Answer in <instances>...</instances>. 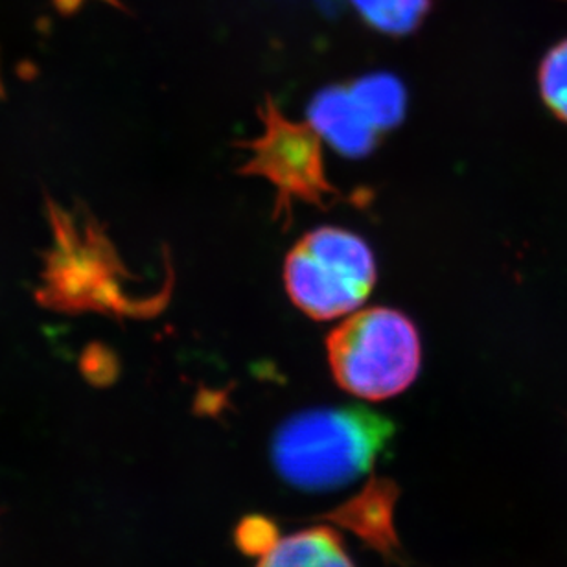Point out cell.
Returning a JSON list of instances; mask_svg holds the SVG:
<instances>
[{
    "label": "cell",
    "mask_w": 567,
    "mask_h": 567,
    "mask_svg": "<svg viewBox=\"0 0 567 567\" xmlns=\"http://www.w3.org/2000/svg\"><path fill=\"white\" fill-rule=\"evenodd\" d=\"M393 435V422L361 405L319 408L280 425L271 457L289 485L338 491L369 474Z\"/></svg>",
    "instance_id": "1"
},
{
    "label": "cell",
    "mask_w": 567,
    "mask_h": 567,
    "mask_svg": "<svg viewBox=\"0 0 567 567\" xmlns=\"http://www.w3.org/2000/svg\"><path fill=\"white\" fill-rule=\"evenodd\" d=\"M328 363L339 388L363 400L404 393L421 371V338L410 317L372 308L349 317L327 339Z\"/></svg>",
    "instance_id": "2"
},
{
    "label": "cell",
    "mask_w": 567,
    "mask_h": 567,
    "mask_svg": "<svg viewBox=\"0 0 567 567\" xmlns=\"http://www.w3.org/2000/svg\"><path fill=\"white\" fill-rule=\"evenodd\" d=\"M289 299L306 316L328 321L365 302L377 282L371 247L349 230H311L284 264Z\"/></svg>",
    "instance_id": "3"
},
{
    "label": "cell",
    "mask_w": 567,
    "mask_h": 567,
    "mask_svg": "<svg viewBox=\"0 0 567 567\" xmlns=\"http://www.w3.org/2000/svg\"><path fill=\"white\" fill-rule=\"evenodd\" d=\"M260 118L262 133L244 144L249 158L241 174L269 181L277 190L280 213L288 214L293 202L327 207L339 190L328 181L319 133L308 124L289 121L274 99L264 102Z\"/></svg>",
    "instance_id": "4"
},
{
    "label": "cell",
    "mask_w": 567,
    "mask_h": 567,
    "mask_svg": "<svg viewBox=\"0 0 567 567\" xmlns=\"http://www.w3.org/2000/svg\"><path fill=\"white\" fill-rule=\"evenodd\" d=\"M308 118L311 127L347 157H365L382 135L367 118L350 87L322 89L311 100Z\"/></svg>",
    "instance_id": "5"
},
{
    "label": "cell",
    "mask_w": 567,
    "mask_h": 567,
    "mask_svg": "<svg viewBox=\"0 0 567 567\" xmlns=\"http://www.w3.org/2000/svg\"><path fill=\"white\" fill-rule=\"evenodd\" d=\"M257 567H354V564L336 530L313 527L279 538L264 553Z\"/></svg>",
    "instance_id": "6"
},
{
    "label": "cell",
    "mask_w": 567,
    "mask_h": 567,
    "mask_svg": "<svg viewBox=\"0 0 567 567\" xmlns=\"http://www.w3.org/2000/svg\"><path fill=\"white\" fill-rule=\"evenodd\" d=\"M350 91L378 132L393 130L404 121L408 99L399 78L391 74H371L352 83Z\"/></svg>",
    "instance_id": "7"
},
{
    "label": "cell",
    "mask_w": 567,
    "mask_h": 567,
    "mask_svg": "<svg viewBox=\"0 0 567 567\" xmlns=\"http://www.w3.org/2000/svg\"><path fill=\"white\" fill-rule=\"evenodd\" d=\"M350 4L378 32L405 35L421 27L431 0H350Z\"/></svg>",
    "instance_id": "8"
},
{
    "label": "cell",
    "mask_w": 567,
    "mask_h": 567,
    "mask_svg": "<svg viewBox=\"0 0 567 567\" xmlns=\"http://www.w3.org/2000/svg\"><path fill=\"white\" fill-rule=\"evenodd\" d=\"M540 89L549 110L567 122V39L549 50L542 63Z\"/></svg>",
    "instance_id": "9"
},
{
    "label": "cell",
    "mask_w": 567,
    "mask_h": 567,
    "mask_svg": "<svg viewBox=\"0 0 567 567\" xmlns=\"http://www.w3.org/2000/svg\"><path fill=\"white\" fill-rule=\"evenodd\" d=\"M277 529L274 524L264 518H249L238 527V546L247 553L264 555L269 547L275 546Z\"/></svg>",
    "instance_id": "10"
}]
</instances>
